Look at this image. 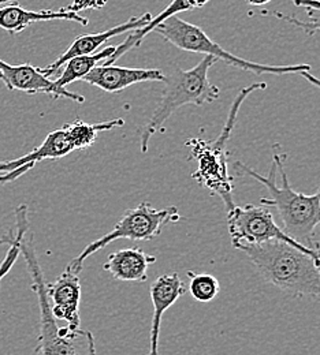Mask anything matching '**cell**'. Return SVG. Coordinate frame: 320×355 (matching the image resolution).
Wrapping results in <instances>:
<instances>
[{
  "instance_id": "1",
  "label": "cell",
  "mask_w": 320,
  "mask_h": 355,
  "mask_svg": "<svg viewBox=\"0 0 320 355\" xmlns=\"http://www.w3.org/2000/svg\"><path fill=\"white\" fill-rule=\"evenodd\" d=\"M273 164L269 177L255 173L246 164L235 162L233 170L238 177H251L264 184L269 198H260V205L273 207L282 222V230L301 245L318 250L314 242L315 230L320 225V187L315 194H304L293 190L285 170L287 155L279 144H273Z\"/></svg>"
},
{
  "instance_id": "2",
  "label": "cell",
  "mask_w": 320,
  "mask_h": 355,
  "mask_svg": "<svg viewBox=\"0 0 320 355\" xmlns=\"http://www.w3.org/2000/svg\"><path fill=\"white\" fill-rule=\"evenodd\" d=\"M259 275L292 297L320 298V260L279 239L241 246Z\"/></svg>"
},
{
  "instance_id": "3",
  "label": "cell",
  "mask_w": 320,
  "mask_h": 355,
  "mask_svg": "<svg viewBox=\"0 0 320 355\" xmlns=\"http://www.w3.org/2000/svg\"><path fill=\"white\" fill-rule=\"evenodd\" d=\"M217 62L212 56H204L189 70L174 66L167 76L165 74L160 100L140 134V149L142 153L148 152L151 138L163 130L165 123L177 110L189 104L200 107L219 98L221 90L211 84L208 78V73Z\"/></svg>"
},
{
  "instance_id": "4",
  "label": "cell",
  "mask_w": 320,
  "mask_h": 355,
  "mask_svg": "<svg viewBox=\"0 0 320 355\" xmlns=\"http://www.w3.org/2000/svg\"><path fill=\"white\" fill-rule=\"evenodd\" d=\"M19 248L39 302L40 335L37 338L36 355H96V343L92 332L58 325L48 300L46 279L36 256L31 230L22 236Z\"/></svg>"
},
{
  "instance_id": "5",
  "label": "cell",
  "mask_w": 320,
  "mask_h": 355,
  "mask_svg": "<svg viewBox=\"0 0 320 355\" xmlns=\"http://www.w3.org/2000/svg\"><path fill=\"white\" fill-rule=\"evenodd\" d=\"M160 37H163L170 44L193 53H203L204 56H212L217 60H222L226 64L241 69L244 71H251L256 76L262 74H300L303 71H311L310 64H292V66H270V64H262L256 62H251L246 59H242L215 42H212L207 33L190 24L183 21L178 15H173L167 19H165L162 24H159L153 29Z\"/></svg>"
},
{
  "instance_id": "6",
  "label": "cell",
  "mask_w": 320,
  "mask_h": 355,
  "mask_svg": "<svg viewBox=\"0 0 320 355\" xmlns=\"http://www.w3.org/2000/svg\"><path fill=\"white\" fill-rule=\"evenodd\" d=\"M183 219L177 207L171 205L169 208L156 209L149 202H141L135 208H129L124 212L119 222L115 227L103 235L101 238L91 242L69 266L81 273L84 263L92 254L104 249L107 245L118 241V239H129V241H152L162 234V230L167 224L178 223Z\"/></svg>"
},
{
  "instance_id": "7",
  "label": "cell",
  "mask_w": 320,
  "mask_h": 355,
  "mask_svg": "<svg viewBox=\"0 0 320 355\" xmlns=\"http://www.w3.org/2000/svg\"><path fill=\"white\" fill-rule=\"evenodd\" d=\"M228 142L217 138L205 141L201 138H190L186 146L190 149V157L197 162V170L192 178L210 193L222 198L230 211L234 207L233 183L234 177L230 174Z\"/></svg>"
},
{
  "instance_id": "8",
  "label": "cell",
  "mask_w": 320,
  "mask_h": 355,
  "mask_svg": "<svg viewBox=\"0 0 320 355\" xmlns=\"http://www.w3.org/2000/svg\"><path fill=\"white\" fill-rule=\"evenodd\" d=\"M228 225L231 245L235 249L246 245H258L271 239H279L304 250L305 253L314 256L317 260H320V252L312 250L294 241L280 227L276 225L269 207L253 204L245 207L234 205L228 211Z\"/></svg>"
},
{
  "instance_id": "9",
  "label": "cell",
  "mask_w": 320,
  "mask_h": 355,
  "mask_svg": "<svg viewBox=\"0 0 320 355\" xmlns=\"http://www.w3.org/2000/svg\"><path fill=\"white\" fill-rule=\"evenodd\" d=\"M0 71H1V81L10 90H19L28 94L36 93H46L51 94L55 98L63 97L78 104L85 101V97L70 92L66 88L56 87L55 81H51L40 71L39 67L32 64H8L0 59Z\"/></svg>"
},
{
  "instance_id": "10",
  "label": "cell",
  "mask_w": 320,
  "mask_h": 355,
  "mask_svg": "<svg viewBox=\"0 0 320 355\" xmlns=\"http://www.w3.org/2000/svg\"><path fill=\"white\" fill-rule=\"evenodd\" d=\"M47 293L55 318L58 321H65L71 329L81 328L80 273L67 266L53 283L47 284Z\"/></svg>"
},
{
  "instance_id": "11",
  "label": "cell",
  "mask_w": 320,
  "mask_h": 355,
  "mask_svg": "<svg viewBox=\"0 0 320 355\" xmlns=\"http://www.w3.org/2000/svg\"><path fill=\"white\" fill-rule=\"evenodd\" d=\"M152 18L153 17H152L151 12H145L140 17H132L129 21L122 22L121 25L114 26L108 31H104V32H100V33H92V35L80 36L71 43L69 49L65 51L53 63H51L49 66H47L44 69H40V71L46 76L47 78L55 77L58 74V71L63 67V64L67 60H70L71 58H76V56H80V55L94 53L101 45L106 44L112 37L121 36L124 33H130L133 31H138V29L146 26L151 22Z\"/></svg>"
},
{
  "instance_id": "12",
  "label": "cell",
  "mask_w": 320,
  "mask_h": 355,
  "mask_svg": "<svg viewBox=\"0 0 320 355\" xmlns=\"http://www.w3.org/2000/svg\"><path fill=\"white\" fill-rule=\"evenodd\" d=\"M83 81L104 92L118 93L140 83H163L165 73L159 69H130L114 64H97L83 78Z\"/></svg>"
},
{
  "instance_id": "13",
  "label": "cell",
  "mask_w": 320,
  "mask_h": 355,
  "mask_svg": "<svg viewBox=\"0 0 320 355\" xmlns=\"http://www.w3.org/2000/svg\"><path fill=\"white\" fill-rule=\"evenodd\" d=\"M186 293L185 283L178 273L162 275L149 287V294L153 305L152 324L149 331V352L145 355H159L160 325L165 311H169Z\"/></svg>"
},
{
  "instance_id": "14",
  "label": "cell",
  "mask_w": 320,
  "mask_h": 355,
  "mask_svg": "<svg viewBox=\"0 0 320 355\" xmlns=\"http://www.w3.org/2000/svg\"><path fill=\"white\" fill-rule=\"evenodd\" d=\"M52 19H65V21L78 22L83 26H88V22H90L88 18L81 17L77 12L66 11L65 8H60L58 11H53V10L31 11L17 4V1H12L8 6L0 8V28L11 35L21 33L35 22L52 21Z\"/></svg>"
},
{
  "instance_id": "15",
  "label": "cell",
  "mask_w": 320,
  "mask_h": 355,
  "mask_svg": "<svg viewBox=\"0 0 320 355\" xmlns=\"http://www.w3.org/2000/svg\"><path fill=\"white\" fill-rule=\"evenodd\" d=\"M156 263V257L140 248H129L111 253L103 269L119 282L142 283L148 280V268Z\"/></svg>"
},
{
  "instance_id": "16",
  "label": "cell",
  "mask_w": 320,
  "mask_h": 355,
  "mask_svg": "<svg viewBox=\"0 0 320 355\" xmlns=\"http://www.w3.org/2000/svg\"><path fill=\"white\" fill-rule=\"evenodd\" d=\"M210 0H173L160 14H158L155 18L151 19V22L138 29V31H133L130 32V35L126 37V40L121 45L117 46L114 55L106 60L104 64H114L118 59H121L126 52H129L130 49L136 48L138 45L141 44V42L145 39V36H148L149 33L153 32V29L162 24L165 19L173 17V15H178L183 11H187V10H196V8H201L204 7Z\"/></svg>"
},
{
  "instance_id": "17",
  "label": "cell",
  "mask_w": 320,
  "mask_h": 355,
  "mask_svg": "<svg viewBox=\"0 0 320 355\" xmlns=\"http://www.w3.org/2000/svg\"><path fill=\"white\" fill-rule=\"evenodd\" d=\"M74 150H76L74 142L67 132L66 126H63L62 129L53 130L48 134L40 146H37L33 152L17 159L15 163H17V167L19 168L29 163L37 164L39 162H43V160L62 159Z\"/></svg>"
},
{
  "instance_id": "18",
  "label": "cell",
  "mask_w": 320,
  "mask_h": 355,
  "mask_svg": "<svg viewBox=\"0 0 320 355\" xmlns=\"http://www.w3.org/2000/svg\"><path fill=\"white\" fill-rule=\"evenodd\" d=\"M117 46H106L101 51L91 53V55H80L76 58H71L70 60H67L63 66V71L60 73V76L55 80L56 87L59 88H66L67 85L76 83V81H83V78L91 71L93 67L97 66L99 62L101 60H107L110 59L114 52H115Z\"/></svg>"
},
{
  "instance_id": "19",
  "label": "cell",
  "mask_w": 320,
  "mask_h": 355,
  "mask_svg": "<svg viewBox=\"0 0 320 355\" xmlns=\"http://www.w3.org/2000/svg\"><path fill=\"white\" fill-rule=\"evenodd\" d=\"M28 207L25 204L18 205L15 208L14 216H15V228L11 230L8 234H6L1 239H0V245H7L8 250L6 253L4 260L0 264V283L3 280V277L11 270V268L15 264V261L18 260L19 254H21V239L25 235L26 231H29L31 225H29V219H28Z\"/></svg>"
},
{
  "instance_id": "20",
  "label": "cell",
  "mask_w": 320,
  "mask_h": 355,
  "mask_svg": "<svg viewBox=\"0 0 320 355\" xmlns=\"http://www.w3.org/2000/svg\"><path fill=\"white\" fill-rule=\"evenodd\" d=\"M125 125V121L118 118L112 121H106L101 123H87L84 121H74L69 125H66V129L70 134L76 150H84L91 148L92 145L96 142L97 134L100 132H110L115 128H122Z\"/></svg>"
},
{
  "instance_id": "21",
  "label": "cell",
  "mask_w": 320,
  "mask_h": 355,
  "mask_svg": "<svg viewBox=\"0 0 320 355\" xmlns=\"http://www.w3.org/2000/svg\"><path fill=\"white\" fill-rule=\"evenodd\" d=\"M293 3L298 7H304L308 19L307 21H300L293 15H286L278 11H269V10H262L259 12L263 17H275L279 18L297 29H301L304 33L312 36L317 32H320V0H293Z\"/></svg>"
},
{
  "instance_id": "22",
  "label": "cell",
  "mask_w": 320,
  "mask_h": 355,
  "mask_svg": "<svg viewBox=\"0 0 320 355\" xmlns=\"http://www.w3.org/2000/svg\"><path fill=\"white\" fill-rule=\"evenodd\" d=\"M187 277L190 279V295L196 301L207 304L218 297L221 291V283L215 276L210 273H197L193 270H187Z\"/></svg>"
},
{
  "instance_id": "23",
  "label": "cell",
  "mask_w": 320,
  "mask_h": 355,
  "mask_svg": "<svg viewBox=\"0 0 320 355\" xmlns=\"http://www.w3.org/2000/svg\"><path fill=\"white\" fill-rule=\"evenodd\" d=\"M106 4H107V0H73V3L67 6L65 10L80 14V11H84V10H100Z\"/></svg>"
},
{
  "instance_id": "24",
  "label": "cell",
  "mask_w": 320,
  "mask_h": 355,
  "mask_svg": "<svg viewBox=\"0 0 320 355\" xmlns=\"http://www.w3.org/2000/svg\"><path fill=\"white\" fill-rule=\"evenodd\" d=\"M36 164L35 163H29V164H25L11 173H0V186L8 183V182H12L15 179H18L19 177H22L24 174H26L29 170H32Z\"/></svg>"
},
{
  "instance_id": "25",
  "label": "cell",
  "mask_w": 320,
  "mask_h": 355,
  "mask_svg": "<svg viewBox=\"0 0 320 355\" xmlns=\"http://www.w3.org/2000/svg\"><path fill=\"white\" fill-rule=\"evenodd\" d=\"M300 76L304 78V80H307L310 84H312L314 87H317V88L320 89V80L318 77H315V76H312L310 71H303V73H300Z\"/></svg>"
},
{
  "instance_id": "26",
  "label": "cell",
  "mask_w": 320,
  "mask_h": 355,
  "mask_svg": "<svg viewBox=\"0 0 320 355\" xmlns=\"http://www.w3.org/2000/svg\"><path fill=\"white\" fill-rule=\"evenodd\" d=\"M14 166V160L12 162H3L0 163V173H11L15 170V167L12 168Z\"/></svg>"
},
{
  "instance_id": "27",
  "label": "cell",
  "mask_w": 320,
  "mask_h": 355,
  "mask_svg": "<svg viewBox=\"0 0 320 355\" xmlns=\"http://www.w3.org/2000/svg\"><path fill=\"white\" fill-rule=\"evenodd\" d=\"M271 0H246V3L248 4H251V6H255V7H259V6H264V4H267V3H270Z\"/></svg>"
},
{
  "instance_id": "28",
  "label": "cell",
  "mask_w": 320,
  "mask_h": 355,
  "mask_svg": "<svg viewBox=\"0 0 320 355\" xmlns=\"http://www.w3.org/2000/svg\"><path fill=\"white\" fill-rule=\"evenodd\" d=\"M12 1H17V0H0V4H3V3H12Z\"/></svg>"
},
{
  "instance_id": "29",
  "label": "cell",
  "mask_w": 320,
  "mask_h": 355,
  "mask_svg": "<svg viewBox=\"0 0 320 355\" xmlns=\"http://www.w3.org/2000/svg\"><path fill=\"white\" fill-rule=\"evenodd\" d=\"M0 80H1V71H0Z\"/></svg>"
}]
</instances>
